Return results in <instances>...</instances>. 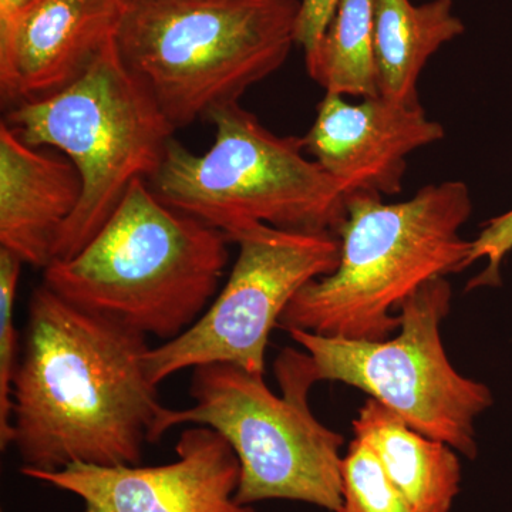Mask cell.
<instances>
[{"label":"cell","instance_id":"cell-4","mask_svg":"<svg viewBox=\"0 0 512 512\" xmlns=\"http://www.w3.org/2000/svg\"><path fill=\"white\" fill-rule=\"evenodd\" d=\"M299 8L301 0H136L117 46L178 130L281 69Z\"/></svg>","mask_w":512,"mask_h":512},{"label":"cell","instance_id":"cell-13","mask_svg":"<svg viewBox=\"0 0 512 512\" xmlns=\"http://www.w3.org/2000/svg\"><path fill=\"white\" fill-rule=\"evenodd\" d=\"M79 171L66 156L26 144L0 124V248L47 268L57 238L82 200Z\"/></svg>","mask_w":512,"mask_h":512},{"label":"cell","instance_id":"cell-7","mask_svg":"<svg viewBox=\"0 0 512 512\" xmlns=\"http://www.w3.org/2000/svg\"><path fill=\"white\" fill-rule=\"evenodd\" d=\"M215 140L204 154L171 141L153 191L174 210L224 234L249 224L338 235L346 195L315 160L303 137L272 133L239 103L207 117Z\"/></svg>","mask_w":512,"mask_h":512},{"label":"cell","instance_id":"cell-11","mask_svg":"<svg viewBox=\"0 0 512 512\" xmlns=\"http://www.w3.org/2000/svg\"><path fill=\"white\" fill-rule=\"evenodd\" d=\"M446 133L421 104L407 106L382 96L353 104L326 93L316 109L305 150L328 171L346 195H397L403 188L406 157L443 140Z\"/></svg>","mask_w":512,"mask_h":512},{"label":"cell","instance_id":"cell-9","mask_svg":"<svg viewBox=\"0 0 512 512\" xmlns=\"http://www.w3.org/2000/svg\"><path fill=\"white\" fill-rule=\"evenodd\" d=\"M238 256L228 281L187 332L148 350L154 384L185 369L229 363L265 373V353L293 296L338 268L340 241L329 232L249 224L229 232Z\"/></svg>","mask_w":512,"mask_h":512},{"label":"cell","instance_id":"cell-6","mask_svg":"<svg viewBox=\"0 0 512 512\" xmlns=\"http://www.w3.org/2000/svg\"><path fill=\"white\" fill-rule=\"evenodd\" d=\"M6 123L29 146L59 150L82 177V200L57 238L53 261L82 251L131 185L153 181L177 131L128 69L117 39L69 86L12 107Z\"/></svg>","mask_w":512,"mask_h":512},{"label":"cell","instance_id":"cell-20","mask_svg":"<svg viewBox=\"0 0 512 512\" xmlns=\"http://www.w3.org/2000/svg\"><path fill=\"white\" fill-rule=\"evenodd\" d=\"M39 0H0V28L9 25L20 13L25 12Z\"/></svg>","mask_w":512,"mask_h":512},{"label":"cell","instance_id":"cell-5","mask_svg":"<svg viewBox=\"0 0 512 512\" xmlns=\"http://www.w3.org/2000/svg\"><path fill=\"white\" fill-rule=\"evenodd\" d=\"M275 375L281 396L266 386L261 373L229 363L194 367V403L187 409L167 407L161 437L183 424L220 433L241 464L239 504L288 500L340 512L345 439L320 423L309 407L316 382L305 350H282Z\"/></svg>","mask_w":512,"mask_h":512},{"label":"cell","instance_id":"cell-15","mask_svg":"<svg viewBox=\"0 0 512 512\" xmlns=\"http://www.w3.org/2000/svg\"><path fill=\"white\" fill-rule=\"evenodd\" d=\"M453 0H375V55L379 94L417 106L420 74L441 46L466 32Z\"/></svg>","mask_w":512,"mask_h":512},{"label":"cell","instance_id":"cell-19","mask_svg":"<svg viewBox=\"0 0 512 512\" xmlns=\"http://www.w3.org/2000/svg\"><path fill=\"white\" fill-rule=\"evenodd\" d=\"M340 0H301L296 20V45L311 59L328 30Z\"/></svg>","mask_w":512,"mask_h":512},{"label":"cell","instance_id":"cell-1","mask_svg":"<svg viewBox=\"0 0 512 512\" xmlns=\"http://www.w3.org/2000/svg\"><path fill=\"white\" fill-rule=\"evenodd\" d=\"M13 383L20 471L140 466L167 406L147 373V336L37 286Z\"/></svg>","mask_w":512,"mask_h":512},{"label":"cell","instance_id":"cell-16","mask_svg":"<svg viewBox=\"0 0 512 512\" xmlns=\"http://www.w3.org/2000/svg\"><path fill=\"white\" fill-rule=\"evenodd\" d=\"M306 70L326 93L380 96L375 55V0H340Z\"/></svg>","mask_w":512,"mask_h":512},{"label":"cell","instance_id":"cell-14","mask_svg":"<svg viewBox=\"0 0 512 512\" xmlns=\"http://www.w3.org/2000/svg\"><path fill=\"white\" fill-rule=\"evenodd\" d=\"M355 437L375 451L387 477L419 512H451L460 493L458 453L370 397L353 420Z\"/></svg>","mask_w":512,"mask_h":512},{"label":"cell","instance_id":"cell-12","mask_svg":"<svg viewBox=\"0 0 512 512\" xmlns=\"http://www.w3.org/2000/svg\"><path fill=\"white\" fill-rule=\"evenodd\" d=\"M136 0H39L0 28V94L15 107L59 92L94 62Z\"/></svg>","mask_w":512,"mask_h":512},{"label":"cell","instance_id":"cell-18","mask_svg":"<svg viewBox=\"0 0 512 512\" xmlns=\"http://www.w3.org/2000/svg\"><path fill=\"white\" fill-rule=\"evenodd\" d=\"M25 262L9 249L0 248V448L12 440L13 383L18 372L19 333L15 328V303Z\"/></svg>","mask_w":512,"mask_h":512},{"label":"cell","instance_id":"cell-2","mask_svg":"<svg viewBox=\"0 0 512 512\" xmlns=\"http://www.w3.org/2000/svg\"><path fill=\"white\" fill-rule=\"evenodd\" d=\"M471 212L463 181L427 185L394 204L352 192L338 232V268L303 286L278 328L372 342L392 338L400 329V309L414 292L466 269L471 241L460 229Z\"/></svg>","mask_w":512,"mask_h":512},{"label":"cell","instance_id":"cell-8","mask_svg":"<svg viewBox=\"0 0 512 512\" xmlns=\"http://www.w3.org/2000/svg\"><path fill=\"white\" fill-rule=\"evenodd\" d=\"M446 278L421 286L400 309V329L386 340H352L291 330L308 355L315 382L349 384L369 394L412 429L474 460L476 420L493 406L487 384L458 373L448 360L441 323L451 311Z\"/></svg>","mask_w":512,"mask_h":512},{"label":"cell","instance_id":"cell-10","mask_svg":"<svg viewBox=\"0 0 512 512\" xmlns=\"http://www.w3.org/2000/svg\"><path fill=\"white\" fill-rule=\"evenodd\" d=\"M177 460L163 466L73 464L23 476L79 497L82 512H256L235 500L241 464L227 440L205 426L184 430Z\"/></svg>","mask_w":512,"mask_h":512},{"label":"cell","instance_id":"cell-17","mask_svg":"<svg viewBox=\"0 0 512 512\" xmlns=\"http://www.w3.org/2000/svg\"><path fill=\"white\" fill-rule=\"evenodd\" d=\"M340 512H419L383 470L375 451L365 440L350 441L342 463Z\"/></svg>","mask_w":512,"mask_h":512},{"label":"cell","instance_id":"cell-3","mask_svg":"<svg viewBox=\"0 0 512 512\" xmlns=\"http://www.w3.org/2000/svg\"><path fill=\"white\" fill-rule=\"evenodd\" d=\"M229 239L174 210L136 181L82 251L43 269L63 299L168 342L183 335L217 296Z\"/></svg>","mask_w":512,"mask_h":512}]
</instances>
